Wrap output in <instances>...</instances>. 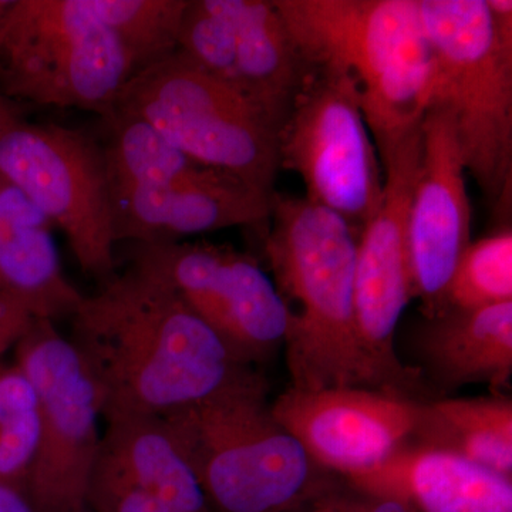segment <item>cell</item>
<instances>
[{
  "mask_svg": "<svg viewBox=\"0 0 512 512\" xmlns=\"http://www.w3.org/2000/svg\"><path fill=\"white\" fill-rule=\"evenodd\" d=\"M70 319L103 419L164 416L258 375L170 289L130 265L84 295Z\"/></svg>",
  "mask_w": 512,
  "mask_h": 512,
  "instance_id": "obj_1",
  "label": "cell"
},
{
  "mask_svg": "<svg viewBox=\"0 0 512 512\" xmlns=\"http://www.w3.org/2000/svg\"><path fill=\"white\" fill-rule=\"evenodd\" d=\"M311 72L346 77L386 163L429 109L433 57L419 0H274Z\"/></svg>",
  "mask_w": 512,
  "mask_h": 512,
  "instance_id": "obj_2",
  "label": "cell"
},
{
  "mask_svg": "<svg viewBox=\"0 0 512 512\" xmlns=\"http://www.w3.org/2000/svg\"><path fill=\"white\" fill-rule=\"evenodd\" d=\"M265 254L288 313L286 363L293 389H372L360 353L355 264L360 231L306 200L275 192Z\"/></svg>",
  "mask_w": 512,
  "mask_h": 512,
  "instance_id": "obj_3",
  "label": "cell"
},
{
  "mask_svg": "<svg viewBox=\"0 0 512 512\" xmlns=\"http://www.w3.org/2000/svg\"><path fill=\"white\" fill-rule=\"evenodd\" d=\"M266 393L255 375L161 416L211 512H295L328 483Z\"/></svg>",
  "mask_w": 512,
  "mask_h": 512,
  "instance_id": "obj_4",
  "label": "cell"
},
{
  "mask_svg": "<svg viewBox=\"0 0 512 512\" xmlns=\"http://www.w3.org/2000/svg\"><path fill=\"white\" fill-rule=\"evenodd\" d=\"M433 72L430 106L453 117L467 173L485 200L507 207L512 181V35L485 0H419Z\"/></svg>",
  "mask_w": 512,
  "mask_h": 512,
  "instance_id": "obj_5",
  "label": "cell"
},
{
  "mask_svg": "<svg viewBox=\"0 0 512 512\" xmlns=\"http://www.w3.org/2000/svg\"><path fill=\"white\" fill-rule=\"evenodd\" d=\"M133 57L84 0H15L0 33V93L37 106L116 107L137 76Z\"/></svg>",
  "mask_w": 512,
  "mask_h": 512,
  "instance_id": "obj_6",
  "label": "cell"
},
{
  "mask_svg": "<svg viewBox=\"0 0 512 512\" xmlns=\"http://www.w3.org/2000/svg\"><path fill=\"white\" fill-rule=\"evenodd\" d=\"M114 109L146 120L192 160L276 192L279 131L247 97L177 50L134 76Z\"/></svg>",
  "mask_w": 512,
  "mask_h": 512,
  "instance_id": "obj_7",
  "label": "cell"
},
{
  "mask_svg": "<svg viewBox=\"0 0 512 512\" xmlns=\"http://www.w3.org/2000/svg\"><path fill=\"white\" fill-rule=\"evenodd\" d=\"M0 177L63 232L83 274L100 284L116 274L109 175L96 136L22 119L0 138Z\"/></svg>",
  "mask_w": 512,
  "mask_h": 512,
  "instance_id": "obj_8",
  "label": "cell"
},
{
  "mask_svg": "<svg viewBox=\"0 0 512 512\" xmlns=\"http://www.w3.org/2000/svg\"><path fill=\"white\" fill-rule=\"evenodd\" d=\"M13 360L39 400V450L25 494L39 512H83L103 436L96 379L53 320H33L13 349Z\"/></svg>",
  "mask_w": 512,
  "mask_h": 512,
  "instance_id": "obj_9",
  "label": "cell"
},
{
  "mask_svg": "<svg viewBox=\"0 0 512 512\" xmlns=\"http://www.w3.org/2000/svg\"><path fill=\"white\" fill-rule=\"evenodd\" d=\"M279 165L301 177L306 200L362 231L382 202L384 173L350 80L311 72L279 134Z\"/></svg>",
  "mask_w": 512,
  "mask_h": 512,
  "instance_id": "obj_10",
  "label": "cell"
},
{
  "mask_svg": "<svg viewBox=\"0 0 512 512\" xmlns=\"http://www.w3.org/2000/svg\"><path fill=\"white\" fill-rule=\"evenodd\" d=\"M130 266L170 289L248 365L285 345L288 313L254 256L210 242L131 244Z\"/></svg>",
  "mask_w": 512,
  "mask_h": 512,
  "instance_id": "obj_11",
  "label": "cell"
},
{
  "mask_svg": "<svg viewBox=\"0 0 512 512\" xmlns=\"http://www.w3.org/2000/svg\"><path fill=\"white\" fill-rule=\"evenodd\" d=\"M421 153L420 126L382 165V202L360 231L355 264V316L363 362L379 392L419 400L424 379L394 348L397 326L412 301L407 221Z\"/></svg>",
  "mask_w": 512,
  "mask_h": 512,
  "instance_id": "obj_12",
  "label": "cell"
},
{
  "mask_svg": "<svg viewBox=\"0 0 512 512\" xmlns=\"http://www.w3.org/2000/svg\"><path fill=\"white\" fill-rule=\"evenodd\" d=\"M419 173L407 221L410 292L427 319L447 311L458 259L470 244L466 164L450 111L430 106L420 123Z\"/></svg>",
  "mask_w": 512,
  "mask_h": 512,
  "instance_id": "obj_13",
  "label": "cell"
},
{
  "mask_svg": "<svg viewBox=\"0 0 512 512\" xmlns=\"http://www.w3.org/2000/svg\"><path fill=\"white\" fill-rule=\"evenodd\" d=\"M421 404L363 387H289L272 412L316 466L348 478L412 443Z\"/></svg>",
  "mask_w": 512,
  "mask_h": 512,
  "instance_id": "obj_14",
  "label": "cell"
},
{
  "mask_svg": "<svg viewBox=\"0 0 512 512\" xmlns=\"http://www.w3.org/2000/svg\"><path fill=\"white\" fill-rule=\"evenodd\" d=\"M114 239L170 244L191 235L268 224L274 194L211 167L167 184L110 191Z\"/></svg>",
  "mask_w": 512,
  "mask_h": 512,
  "instance_id": "obj_15",
  "label": "cell"
},
{
  "mask_svg": "<svg viewBox=\"0 0 512 512\" xmlns=\"http://www.w3.org/2000/svg\"><path fill=\"white\" fill-rule=\"evenodd\" d=\"M345 481L414 512H512L511 478L416 443Z\"/></svg>",
  "mask_w": 512,
  "mask_h": 512,
  "instance_id": "obj_16",
  "label": "cell"
},
{
  "mask_svg": "<svg viewBox=\"0 0 512 512\" xmlns=\"http://www.w3.org/2000/svg\"><path fill=\"white\" fill-rule=\"evenodd\" d=\"M53 227L18 190L0 177V298L33 318H70L83 293L63 272Z\"/></svg>",
  "mask_w": 512,
  "mask_h": 512,
  "instance_id": "obj_17",
  "label": "cell"
},
{
  "mask_svg": "<svg viewBox=\"0 0 512 512\" xmlns=\"http://www.w3.org/2000/svg\"><path fill=\"white\" fill-rule=\"evenodd\" d=\"M234 35L238 92L281 134L311 76L274 0H214Z\"/></svg>",
  "mask_w": 512,
  "mask_h": 512,
  "instance_id": "obj_18",
  "label": "cell"
},
{
  "mask_svg": "<svg viewBox=\"0 0 512 512\" xmlns=\"http://www.w3.org/2000/svg\"><path fill=\"white\" fill-rule=\"evenodd\" d=\"M414 350L421 376L426 373L441 389H505L512 375V302L447 309L421 325Z\"/></svg>",
  "mask_w": 512,
  "mask_h": 512,
  "instance_id": "obj_19",
  "label": "cell"
},
{
  "mask_svg": "<svg viewBox=\"0 0 512 512\" xmlns=\"http://www.w3.org/2000/svg\"><path fill=\"white\" fill-rule=\"evenodd\" d=\"M97 466L177 512H211L197 477L161 416L107 417Z\"/></svg>",
  "mask_w": 512,
  "mask_h": 512,
  "instance_id": "obj_20",
  "label": "cell"
},
{
  "mask_svg": "<svg viewBox=\"0 0 512 512\" xmlns=\"http://www.w3.org/2000/svg\"><path fill=\"white\" fill-rule=\"evenodd\" d=\"M412 443L437 448L512 480V402L507 396L423 402Z\"/></svg>",
  "mask_w": 512,
  "mask_h": 512,
  "instance_id": "obj_21",
  "label": "cell"
},
{
  "mask_svg": "<svg viewBox=\"0 0 512 512\" xmlns=\"http://www.w3.org/2000/svg\"><path fill=\"white\" fill-rule=\"evenodd\" d=\"M133 57L138 73L177 50L188 0H84Z\"/></svg>",
  "mask_w": 512,
  "mask_h": 512,
  "instance_id": "obj_22",
  "label": "cell"
},
{
  "mask_svg": "<svg viewBox=\"0 0 512 512\" xmlns=\"http://www.w3.org/2000/svg\"><path fill=\"white\" fill-rule=\"evenodd\" d=\"M40 443L39 400L15 360L0 363V483L25 493Z\"/></svg>",
  "mask_w": 512,
  "mask_h": 512,
  "instance_id": "obj_23",
  "label": "cell"
},
{
  "mask_svg": "<svg viewBox=\"0 0 512 512\" xmlns=\"http://www.w3.org/2000/svg\"><path fill=\"white\" fill-rule=\"evenodd\" d=\"M512 302V229L470 242L447 288V309H478Z\"/></svg>",
  "mask_w": 512,
  "mask_h": 512,
  "instance_id": "obj_24",
  "label": "cell"
},
{
  "mask_svg": "<svg viewBox=\"0 0 512 512\" xmlns=\"http://www.w3.org/2000/svg\"><path fill=\"white\" fill-rule=\"evenodd\" d=\"M86 510L92 512H177L123 478L94 464L87 487Z\"/></svg>",
  "mask_w": 512,
  "mask_h": 512,
  "instance_id": "obj_25",
  "label": "cell"
},
{
  "mask_svg": "<svg viewBox=\"0 0 512 512\" xmlns=\"http://www.w3.org/2000/svg\"><path fill=\"white\" fill-rule=\"evenodd\" d=\"M295 512H414L407 505L357 490L346 483H326Z\"/></svg>",
  "mask_w": 512,
  "mask_h": 512,
  "instance_id": "obj_26",
  "label": "cell"
},
{
  "mask_svg": "<svg viewBox=\"0 0 512 512\" xmlns=\"http://www.w3.org/2000/svg\"><path fill=\"white\" fill-rule=\"evenodd\" d=\"M35 319L19 303L0 298V363L6 360L10 350L16 348Z\"/></svg>",
  "mask_w": 512,
  "mask_h": 512,
  "instance_id": "obj_27",
  "label": "cell"
},
{
  "mask_svg": "<svg viewBox=\"0 0 512 512\" xmlns=\"http://www.w3.org/2000/svg\"><path fill=\"white\" fill-rule=\"evenodd\" d=\"M0 512H39L28 495L12 485L0 483Z\"/></svg>",
  "mask_w": 512,
  "mask_h": 512,
  "instance_id": "obj_28",
  "label": "cell"
},
{
  "mask_svg": "<svg viewBox=\"0 0 512 512\" xmlns=\"http://www.w3.org/2000/svg\"><path fill=\"white\" fill-rule=\"evenodd\" d=\"M22 119H25L22 106L0 93V138Z\"/></svg>",
  "mask_w": 512,
  "mask_h": 512,
  "instance_id": "obj_29",
  "label": "cell"
},
{
  "mask_svg": "<svg viewBox=\"0 0 512 512\" xmlns=\"http://www.w3.org/2000/svg\"><path fill=\"white\" fill-rule=\"evenodd\" d=\"M15 0H0V33H2L3 25L8 18L10 9H12Z\"/></svg>",
  "mask_w": 512,
  "mask_h": 512,
  "instance_id": "obj_30",
  "label": "cell"
},
{
  "mask_svg": "<svg viewBox=\"0 0 512 512\" xmlns=\"http://www.w3.org/2000/svg\"><path fill=\"white\" fill-rule=\"evenodd\" d=\"M83 512H92V511H89V510H84Z\"/></svg>",
  "mask_w": 512,
  "mask_h": 512,
  "instance_id": "obj_31",
  "label": "cell"
}]
</instances>
